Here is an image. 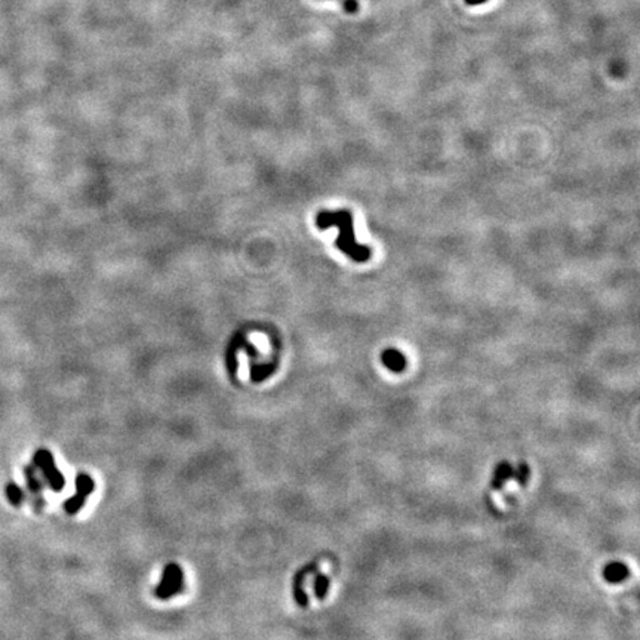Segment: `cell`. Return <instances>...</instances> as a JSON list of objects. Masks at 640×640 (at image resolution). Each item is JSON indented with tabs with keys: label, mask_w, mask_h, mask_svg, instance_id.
Wrapping results in <instances>:
<instances>
[{
	"label": "cell",
	"mask_w": 640,
	"mask_h": 640,
	"mask_svg": "<svg viewBox=\"0 0 640 640\" xmlns=\"http://www.w3.org/2000/svg\"><path fill=\"white\" fill-rule=\"evenodd\" d=\"M329 585H331V581H329L328 576H325V573H322V572L316 573L315 581H313V590H315V596L318 600H323L326 596H328Z\"/></svg>",
	"instance_id": "11"
},
{
	"label": "cell",
	"mask_w": 640,
	"mask_h": 640,
	"mask_svg": "<svg viewBox=\"0 0 640 640\" xmlns=\"http://www.w3.org/2000/svg\"><path fill=\"white\" fill-rule=\"evenodd\" d=\"M184 590V572L178 564H168L163 568L162 578L154 589V596L159 600H169Z\"/></svg>",
	"instance_id": "3"
},
{
	"label": "cell",
	"mask_w": 640,
	"mask_h": 640,
	"mask_svg": "<svg viewBox=\"0 0 640 640\" xmlns=\"http://www.w3.org/2000/svg\"><path fill=\"white\" fill-rule=\"evenodd\" d=\"M602 577L609 584H620L630 577V569L622 561H611L604 566Z\"/></svg>",
	"instance_id": "7"
},
{
	"label": "cell",
	"mask_w": 640,
	"mask_h": 640,
	"mask_svg": "<svg viewBox=\"0 0 640 640\" xmlns=\"http://www.w3.org/2000/svg\"><path fill=\"white\" fill-rule=\"evenodd\" d=\"M25 482H27V488L32 495V505L33 510L36 513H41L45 507V500H43V482L41 480L37 475V468L33 464L24 465L22 468Z\"/></svg>",
	"instance_id": "6"
},
{
	"label": "cell",
	"mask_w": 640,
	"mask_h": 640,
	"mask_svg": "<svg viewBox=\"0 0 640 640\" xmlns=\"http://www.w3.org/2000/svg\"><path fill=\"white\" fill-rule=\"evenodd\" d=\"M95 491V482L88 473H77L76 476V493L64 503V510L67 515L74 516L85 507L88 496Z\"/></svg>",
	"instance_id": "4"
},
{
	"label": "cell",
	"mask_w": 640,
	"mask_h": 640,
	"mask_svg": "<svg viewBox=\"0 0 640 640\" xmlns=\"http://www.w3.org/2000/svg\"><path fill=\"white\" fill-rule=\"evenodd\" d=\"M381 360H383L384 367L391 372L399 374V372H403L404 368H407V359H404V356L396 348L386 350L383 353Z\"/></svg>",
	"instance_id": "9"
},
{
	"label": "cell",
	"mask_w": 640,
	"mask_h": 640,
	"mask_svg": "<svg viewBox=\"0 0 640 640\" xmlns=\"http://www.w3.org/2000/svg\"><path fill=\"white\" fill-rule=\"evenodd\" d=\"M515 468L508 461H501L495 465L493 468V475L491 480V488L493 491H500L504 488L505 483L513 477Z\"/></svg>",
	"instance_id": "8"
},
{
	"label": "cell",
	"mask_w": 640,
	"mask_h": 640,
	"mask_svg": "<svg viewBox=\"0 0 640 640\" xmlns=\"http://www.w3.org/2000/svg\"><path fill=\"white\" fill-rule=\"evenodd\" d=\"M6 496H8V500L12 505H15V507H21L25 501V498H27V496H25V492L24 489L18 485V483L15 482H9L8 485H6Z\"/></svg>",
	"instance_id": "10"
},
{
	"label": "cell",
	"mask_w": 640,
	"mask_h": 640,
	"mask_svg": "<svg viewBox=\"0 0 640 640\" xmlns=\"http://www.w3.org/2000/svg\"><path fill=\"white\" fill-rule=\"evenodd\" d=\"M486 0H465V4L467 5H472V6H476V5H482V4H485Z\"/></svg>",
	"instance_id": "14"
},
{
	"label": "cell",
	"mask_w": 640,
	"mask_h": 640,
	"mask_svg": "<svg viewBox=\"0 0 640 640\" xmlns=\"http://www.w3.org/2000/svg\"><path fill=\"white\" fill-rule=\"evenodd\" d=\"M33 465L37 470H41L42 477L50 491L61 492L64 489L65 477L58 470L55 460H54V455H52L50 451H48L45 448L37 449L33 455Z\"/></svg>",
	"instance_id": "2"
},
{
	"label": "cell",
	"mask_w": 640,
	"mask_h": 640,
	"mask_svg": "<svg viewBox=\"0 0 640 640\" xmlns=\"http://www.w3.org/2000/svg\"><path fill=\"white\" fill-rule=\"evenodd\" d=\"M529 477H531V468H529V465L525 461H522L517 465V468L513 472V477L512 479H515L520 486H526Z\"/></svg>",
	"instance_id": "12"
},
{
	"label": "cell",
	"mask_w": 640,
	"mask_h": 640,
	"mask_svg": "<svg viewBox=\"0 0 640 640\" xmlns=\"http://www.w3.org/2000/svg\"><path fill=\"white\" fill-rule=\"evenodd\" d=\"M316 571H318V561L313 560V561H310V564L304 565L301 569H298L292 578V597L295 600V604L303 609L308 608V605H310L308 594L304 590L306 578L310 576V573L316 572Z\"/></svg>",
	"instance_id": "5"
},
{
	"label": "cell",
	"mask_w": 640,
	"mask_h": 640,
	"mask_svg": "<svg viewBox=\"0 0 640 640\" xmlns=\"http://www.w3.org/2000/svg\"><path fill=\"white\" fill-rule=\"evenodd\" d=\"M343 6L347 12H350V14H355V12H358V9H359L358 0H343Z\"/></svg>",
	"instance_id": "13"
},
{
	"label": "cell",
	"mask_w": 640,
	"mask_h": 640,
	"mask_svg": "<svg viewBox=\"0 0 640 640\" xmlns=\"http://www.w3.org/2000/svg\"><path fill=\"white\" fill-rule=\"evenodd\" d=\"M316 224L320 230L336 227L339 230L336 246L339 251L344 252L348 258L356 263H367L371 258V247L360 245L355 236V226L350 211H322L316 217Z\"/></svg>",
	"instance_id": "1"
}]
</instances>
